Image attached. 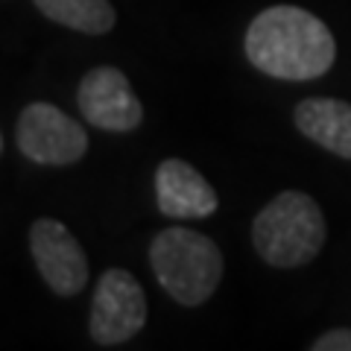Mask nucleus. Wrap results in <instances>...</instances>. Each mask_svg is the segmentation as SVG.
Wrapping results in <instances>:
<instances>
[{
    "mask_svg": "<svg viewBox=\"0 0 351 351\" xmlns=\"http://www.w3.org/2000/svg\"><path fill=\"white\" fill-rule=\"evenodd\" d=\"M44 18L82 36H106L117 24V12L108 0H32Z\"/></svg>",
    "mask_w": 351,
    "mask_h": 351,
    "instance_id": "9d476101",
    "label": "nucleus"
},
{
    "mask_svg": "<svg viewBox=\"0 0 351 351\" xmlns=\"http://www.w3.org/2000/svg\"><path fill=\"white\" fill-rule=\"evenodd\" d=\"M147 293L129 269L112 267L97 278L91 313H88V334L97 346L112 348L129 343L147 325Z\"/></svg>",
    "mask_w": 351,
    "mask_h": 351,
    "instance_id": "20e7f679",
    "label": "nucleus"
},
{
    "mask_svg": "<svg viewBox=\"0 0 351 351\" xmlns=\"http://www.w3.org/2000/svg\"><path fill=\"white\" fill-rule=\"evenodd\" d=\"M156 205L170 219H205L219 208V199L193 164L164 158L156 167Z\"/></svg>",
    "mask_w": 351,
    "mask_h": 351,
    "instance_id": "6e6552de",
    "label": "nucleus"
},
{
    "mask_svg": "<svg viewBox=\"0 0 351 351\" xmlns=\"http://www.w3.org/2000/svg\"><path fill=\"white\" fill-rule=\"evenodd\" d=\"M293 123L316 147L351 161V103L334 97H307L293 108Z\"/></svg>",
    "mask_w": 351,
    "mask_h": 351,
    "instance_id": "1a4fd4ad",
    "label": "nucleus"
},
{
    "mask_svg": "<svg viewBox=\"0 0 351 351\" xmlns=\"http://www.w3.org/2000/svg\"><path fill=\"white\" fill-rule=\"evenodd\" d=\"M149 263L161 290L182 307H199L223 281V252L208 234L188 226H167L152 237Z\"/></svg>",
    "mask_w": 351,
    "mask_h": 351,
    "instance_id": "7ed1b4c3",
    "label": "nucleus"
},
{
    "mask_svg": "<svg viewBox=\"0 0 351 351\" xmlns=\"http://www.w3.org/2000/svg\"><path fill=\"white\" fill-rule=\"evenodd\" d=\"M311 351H351V328H331L313 339Z\"/></svg>",
    "mask_w": 351,
    "mask_h": 351,
    "instance_id": "9b49d317",
    "label": "nucleus"
},
{
    "mask_svg": "<svg viewBox=\"0 0 351 351\" xmlns=\"http://www.w3.org/2000/svg\"><path fill=\"white\" fill-rule=\"evenodd\" d=\"M328 223L313 196L281 191L258 211L252 223V246L258 258L276 269L307 267L322 252Z\"/></svg>",
    "mask_w": 351,
    "mask_h": 351,
    "instance_id": "f03ea898",
    "label": "nucleus"
},
{
    "mask_svg": "<svg viewBox=\"0 0 351 351\" xmlns=\"http://www.w3.org/2000/svg\"><path fill=\"white\" fill-rule=\"evenodd\" d=\"M18 152L32 164L68 167L88 152V132L53 103H29L15 123Z\"/></svg>",
    "mask_w": 351,
    "mask_h": 351,
    "instance_id": "39448f33",
    "label": "nucleus"
},
{
    "mask_svg": "<svg viewBox=\"0 0 351 351\" xmlns=\"http://www.w3.org/2000/svg\"><path fill=\"white\" fill-rule=\"evenodd\" d=\"M76 106L88 123L103 132H132L144 120V106L129 76L112 64L91 68L82 76L76 85Z\"/></svg>",
    "mask_w": 351,
    "mask_h": 351,
    "instance_id": "423d86ee",
    "label": "nucleus"
},
{
    "mask_svg": "<svg viewBox=\"0 0 351 351\" xmlns=\"http://www.w3.org/2000/svg\"><path fill=\"white\" fill-rule=\"evenodd\" d=\"M29 252L44 284L56 295H76L88 284V255L64 223L41 217L29 226Z\"/></svg>",
    "mask_w": 351,
    "mask_h": 351,
    "instance_id": "0eeeda50",
    "label": "nucleus"
},
{
    "mask_svg": "<svg viewBox=\"0 0 351 351\" xmlns=\"http://www.w3.org/2000/svg\"><path fill=\"white\" fill-rule=\"evenodd\" d=\"M252 68L281 82H311L334 68L337 41L322 18L302 6H269L252 18L243 36Z\"/></svg>",
    "mask_w": 351,
    "mask_h": 351,
    "instance_id": "f257e3e1",
    "label": "nucleus"
}]
</instances>
